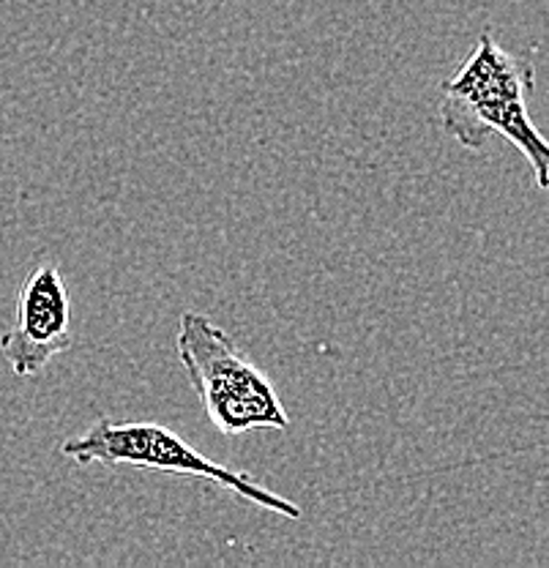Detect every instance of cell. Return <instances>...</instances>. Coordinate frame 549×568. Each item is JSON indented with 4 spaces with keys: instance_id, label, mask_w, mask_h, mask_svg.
Segmentation results:
<instances>
[{
    "instance_id": "cell-1",
    "label": "cell",
    "mask_w": 549,
    "mask_h": 568,
    "mask_svg": "<svg viewBox=\"0 0 549 568\" xmlns=\"http://www.w3.org/2000/svg\"><path fill=\"white\" fill-rule=\"evenodd\" d=\"M533 67L506 52L492 33L478 36L474 55L443 85L440 126L468 151H481L492 134L506 138L533 168L536 183L549 186V148L528 115Z\"/></svg>"
},
{
    "instance_id": "cell-2",
    "label": "cell",
    "mask_w": 549,
    "mask_h": 568,
    "mask_svg": "<svg viewBox=\"0 0 549 568\" xmlns=\"http://www.w3.org/2000/svg\"><path fill=\"white\" fill-rule=\"evenodd\" d=\"M175 351L205 416L224 437L255 429H287L291 418L263 369L238 351L233 336L200 312H183Z\"/></svg>"
},
{
    "instance_id": "cell-3",
    "label": "cell",
    "mask_w": 549,
    "mask_h": 568,
    "mask_svg": "<svg viewBox=\"0 0 549 568\" xmlns=\"http://www.w3.org/2000/svg\"><path fill=\"white\" fill-rule=\"evenodd\" d=\"M61 454L67 459L80 462V465H91V462L134 465L145 467V470L173 473V476L203 478V481H214L230 489V493L244 497L246 503H255L265 511H274L287 519L304 517V511L293 500L271 493L268 487L255 481L250 473L233 470V467H224L220 462L203 457L197 448L189 446L181 435H175L173 429L162 424L99 418L88 432L69 437L61 446Z\"/></svg>"
},
{
    "instance_id": "cell-4",
    "label": "cell",
    "mask_w": 549,
    "mask_h": 568,
    "mask_svg": "<svg viewBox=\"0 0 549 568\" xmlns=\"http://www.w3.org/2000/svg\"><path fill=\"white\" fill-rule=\"evenodd\" d=\"M72 347V301L55 263H39L17 293L14 323L0 334V355L17 377H37Z\"/></svg>"
}]
</instances>
